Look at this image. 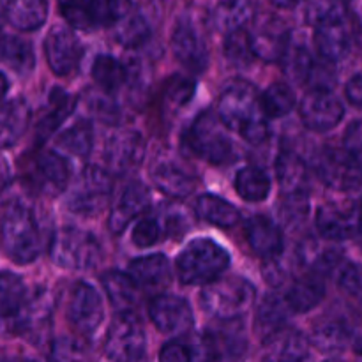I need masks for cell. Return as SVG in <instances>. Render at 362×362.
<instances>
[{
  "instance_id": "1",
  "label": "cell",
  "mask_w": 362,
  "mask_h": 362,
  "mask_svg": "<svg viewBox=\"0 0 362 362\" xmlns=\"http://www.w3.org/2000/svg\"><path fill=\"white\" fill-rule=\"evenodd\" d=\"M218 115L226 127L247 144L260 145L269 136V117L262 108L260 94L247 81H237L221 94Z\"/></svg>"
},
{
  "instance_id": "2",
  "label": "cell",
  "mask_w": 362,
  "mask_h": 362,
  "mask_svg": "<svg viewBox=\"0 0 362 362\" xmlns=\"http://www.w3.org/2000/svg\"><path fill=\"white\" fill-rule=\"evenodd\" d=\"M0 247L14 264H32L41 253V230L34 212L25 205H13L0 221Z\"/></svg>"
},
{
  "instance_id": "3",
  "label": "cell",
  "mask_w": 362,
  "mask_h": 362,
  "mask_svg": "<svg viewBox=\"0 0 362 362\" xmlns=\"http://www.w3.org/2000/svg\"><path fill=\"white\" fill-rule=\"evenodd\" d=\"M228 251L207 237L194 239L177 258V276L184 285H207L228 269Z\"/></svg>"
},
{
  "instance_id": "4",
  "label": "cell",
  "mask_w": 362,
  "mask_h": 362,
  "mask_svg": "<svg viewBox=\"0 0 362 362\" xmlns=\"http://www.w3.org/2000/svg\"><path fill=\"white\" fill-rule=\"evenodd\" d=\"M255 300V286L240 276H228L207 283L200 293V306L211 317L232 322L243 317Z\"/></svg>"
},
{
  "instance_id": "5",
  "label": "cell",
  "mask_w": 362,
  "mask_h": 362,
  "mask_svg": "<svg viewBox=\"0 0 362 362\" xmlns=\"http://www.w3.org/2000/svg\"><path fill=\"white\" fill-rule=\"evenodd\" d=\"M52 260L69 271H88L103 258V247L94 233L76 226L57 230L52 239Z\"/></svg>"
},
{
  "instance_id": "6",
  "label": "cell",
  "mask_w": 362,
  "mask_h": 362,
  "mask_svg": "<svg viewBox=\"0 0 362 362\" xmlns=\"http://www.w3.org/2000/svg\"><path fill=\"white\" fill-rule=\"evenodd\" d=\"M186 141L194 156L212 165H223L233 156L228 127L214 112H204L194 119L186 134Z\"/></svg>"
},
{
  "instance_id": "7",
  "label": "cell",
  "mask_w": 362,
  "mask_h": 362,
  "mask_svg": "<svg viewBox=\"0 0 362 362\" xmlns=\"http://www.w3.org/2000/svg\"><path fill=\"white\" fill-rule=\"evenodd\" d=\"M112 177L99 166H87L78 173L67 193V209L83 218L99 216L112 198Z\"/></svg>"
},
{
  "instance_id": "8",
  "label": "cell",
  "mask_w": 362,
  "mask_h": 362,
  "mask_svg": "<svg viewBox=\"0 0 362 362\" xmlns=\"http://www.w3.org/2000/svg\"><path fill=\"white\" fill-rule=\"evenodd\" d=\"M67 23L80 30L110 28L133 9L131 0H57Z\"/></svg>"
},
{
  "instance_id": "9",
  "label": "cell",
  "mask_w": 362,
  "mask_h": 362,
  "mask_svg": "<svg viewBox=\"0 0 362 362\" xmlns=\"http://www.w3.org/2000/svg\"><path fill=\"white\" fill-rule=\"evenodd\" d=\"M147 338L144 325L133 311L119 313L110 325L105 354L110 362H147Z\"/></svg>"
},
{
  "instance_id": "10",
  "label": "cell",
  "mask_w": 362,
  "mask_h": 362,
  "mask_svg": "<svg viewBox=\"0 0 362 362\" xmlns=\"http://www.w3.org/2000/svg\"><path fill=\"white\" fill-rule=\"evenodd\" d=\"M21 179L30 191L45 197H59L69 184L66 159L57 152H35L21 166Z\"/></svg>"
},
{
  "instance_id": "11",
  "label": "cell",
  "mask_w": 362,
  "mask_h": 362,
  "mask_svg": "<svg viewBox=\"0 0 362 362\" xmlns=\"http://www.w3.org/2000/svg\"><path fill=\"white\" fill-rule=\"evenodd\" d=\"M315 170L329 189L350 193L362 186V163L346 148H322L315 161Z\"/></svg>"
},
{
  "instance_id": "12",
  "label": "cell",
  "mask_w": 362,
  "mask_h": 362,
  "mask_svg": "<svg viewBox=\"0 0 362 362\" xmlns=\"http://www.w3.org/2000/svg\"><path fill=\"white\" fill-rule=\"evenodd\" d=\"M45 55L48 66L57 76H71L80 67L83 59V46L78 35L66 25H57L45 39Z\"/></svg>"
},
{
  "instance_id": "13",
  "label": "cell",
  "mask_w": 362,
  "mask_h": 362,
  "mask_svg": "<svg viewBox=\"0 0 362 362\" xmlns=\"http://www.w3.org/2000/svg\"><path fill=\"white\" fill-rule=\"evenodd\" d=\"M362 225L361 202L325 204L317 212V230L327 240H346L359 233Z\"/></svg>"
},
{
  "instance_id": "14",
  "label": "cell",
  "mask_w": 362,
  "mask_h": 362,
  "mask_svg": "<svg viewBox=\"0 0 362 362\" xmlns=\"http://www.w3.org/2000/svg\"><path fill=\"white\" fill-rule=\"evenodd\" d=\"M299 115L308 129L325 133L341 122L345 108L329 88H313L300 101Z\"/></svg>"
},
{
  "instance_id": "15",
  "label": "cell",
  "mask_w": 362,
  "mask_h": 362,
  "mask_svg": "<svg viewBox=\"0 0 362 362\" xmlns=\"http://www.w3.org/2000/svg\"><path fill=\"white\" fill-rule=\"evenodd\" d=\"M106 166L115 175H126L141 165L145 158V140L138 131H113L105 144L103 152Z\"/></svg>"
},
{
  "instance_id": "16",
  "label": "cell",
  "mask_w": 362,
  "mask_h": 362,
  "mask_svg": "<svg viewBox=\"0 0 362 362\" xmlns=\"http://www.w3.org/2000/svg\"><path fill=\"white\" fill-rule=\"evenodd\" d=\"M148 317L159 332L168 336L187 334L194 325L189 303L172 293L156 296L148 304Z\"/></svg>"
},
{
  "instance_id": "17",
  "label": "cell",
  "mask_w": 362,
  "mask_h": 362,
  "mask_svg": "<svg viewBox=\"0 0 362 362\" xmlns=\"http://www.w3.org/2000/svg\"><path fill=\"white\" fill-rule=\"evenodd\" d=\"M67 318L81 336H92L98 332L105 320V306L94 286L88 283L74 285L67 304Z\"/></svg>"
},
{
  "instance_id": "18",
  "label": "cell",
  "mask_w": 362,
  "mask_h": 362,
  "mask_svg": "<svg viewBox=\"0 0 362 362\" xmlns=\"http://www.w3.org/2000/svg\"><path fill=\"white\" fill-rule=\"evenodd\" d=\"M246 339L232 329L207 331L191 350V362H235L244 354Z\"/></svg>"
},
{
  "instance_id": "19",
  "label": "cell",
  "mask_w": 362,
  "mask_h": 362,
  "mask_svg": "<svg viewBox=\"0 0 362 362\" xmlns=\"http://www.w3.org/2000/svg\"><path fill=\"white\" fill-rule=\"evenodd\" d=\"M175 59L191 73H204L209 66V48L204 37L189 21H179L172 35Z\"/></svg>"
},
{
  "instance_id": "20",
  "label": "cell",
  "mask_w": 362,
  "mask_h": 362,
  "mask_svg": "<svg viewBox=\"0 0 362 362\" xmlns=\"http://www.w3.org/2000/svg\"><path fill=\"white\" fill-rule=\"evenodd\" d=\"M148 205H151V193L147 186L138 180L127 184L110 212L108 228L112 230L113 235L122 233L134 218L147 211Z\"/></svg>"
},
{
  "instance_id": "21",
  "label": "cell",
  "mask_w": 362,
  "mask_h": 362,
  "mask_svg": "<svg viewBox=\"0 0 362 362\" xmlns=\"http://www.w3.org/2000/svg\"><path fill=\"white\" fill-rule=\"evenodd\" d=\"M310 339L297 329L283 327L264 339V362H304Z\"/></svg>"
},
{
  "instance_id": "22",
  "label": "cell",
  "mask_w": 362,
  "mask_h": 362,
  "mask_svg": "<svg viewBox=\"0 0 362 362\" xmlns=\"http://www.w3.org/2000/svg\"><path fill=\"white\" fill-rule=\"evenodd\" d=\"M244 235L255 255L264 260L281 257L283 253V233L276 223L265 216H253L247 219L244 226Z\"/></svg>"
},
{
  "instance_id": "23",
  "label": "cell",
  "mask_w": 362,
  "mask_h": 362,
  "mask_svg": "<svg viewBox=\"0 0 362 362\" xmlns=\"http://www.w3.org/2000/svg\"><path fill=\"white\" fill-rule=\"evenodd\" d=\"M74 106H76V99L73 95L67 94L62 88H53L48 98V105H46L45 112H42L37 124H35V145L45 144L59 129L60 124L73 113Z\"/></svg>"
},
{
  "instance_id": "24",
  "label": "cell",
  "mask_w": 362,
  "mask_h": 362,
  "mask_svg": "<svg viewBox=\"0 0 362 362\" xmlns=\"http://www.w3.org/2000/svg\"><path fill=\"white\" fill-rule=\"evenodd\" d=\"M315 46L322 59L327 62L341 60L350 48V32L346 27V18L317 25L315 27Z\"/></svg>"
},
{
  "instance_id": "25",
  "label": "cell",
  "mask_w": 362,
  "mask_h": 362,
  "mask_svg": "<svg viewBox=\"0 0 362 362\" xmlns=\"http://www.w3.org/2000/svg\"><path fill=\"white\" fill-rule=\"evenodd\" d=\"M324 239V237H322ZM332 240L308 239L299 247V260L303 265L318 276H325L336 271L343 264V251L338 246H332Z\"/></svg>"
},
{
  "instance_id": "26",
  "label": "cell",
  "mask_w": 362,
  "mask_h": 362,
  "mask_svg": "<svg viewBox=\"0 0 362 362\" xmlns=\"http://www.w3.org/2000/svg\"><path fill=\"white\" fill-rule=\"evenodd\" d=\"M30 124V110L23 99L0 101V148H9L20 141Z\"/></svg>"
},
{
  "instance_id": "27",
  "label": "cell",
  "mask_w": 362,
  "mask_h": 362,
  "mask_svg": "<svg viewBox=\"0 0 362 362\" xmlns=\"http://www.w3.org/2000/svg\"><path fill=\"white\" fill-rule=\"evenodd\" d=\"M152 182L163 194L172 198H187L197 189V179L175 163H159L151 172Z\"/></svg>"
},
{
  "instance_id": "28",
  "label": "cell",
  "mask_w": 362,
  "mask_h": 362,
  "mask_svg": "<svg viewBox=\"0 0 362 362\" xmlns=\"http://www.w3.org/2000/svg\"><path fill=\"white\" fill-rule=\"evenodd\" d=\"M129 276L141 288L159 290L172 279V265L165 255H148L131 262Z\"/></svg>"
},
{
  "instance_id": "29",
  "label": "cell",
  "mask_w": 362,
  "mask_h": 362,
  "mask_svg": "<svg viewBox=\"0 0 362 362\" xmlns=\"http://www.w3.org/2000/svg\"><path fill=\"white\" fill-rule=\"evenodd\" d=\"M325 297L324 276L310 272L304 278L297 279L286 292L285 300L292 313H308L315 310Z\"/></svg>"
},
{
  "instance_id": "30",
  "label": "cell",
  "mask_w": 362,
  "mask_h": 362,
  "mask_svg": "<svg viewBox=\"0 0 362 362\" xmlns=\"http://www.w3.org/2000/svg\"><path fill=\"white\" fill-rule=\"evenodd\" d=\"M257 9L258 0H221L212 13V25L225 34L239 30L253 20Z\"/></svg>"
},
{
  "instance_id": "31",
  "label": "cell",
  "mask_w": 362,
  "mask_h": 362,
  "mask_svg": "<svg viewBox=\"0 0 362 362\" xmlns=\"http://www.w3.org/2000/svg\"><path fill=\"white\" fill-rule=\"evenodd\" d=\"M48 18V0H7L6 20L23 32L37 30Z\"/></svg>"
},
{
  "instance_id": "32",
  "label": "cell",
  "mask_w": 362,
  "mask_h": 362,
  "mask_svg": "<svg viewBox=\"0 0 362 362\" xmlns=\"http://www.w3.org/2000/svg\"><path fill=\"white\" fill-rule=\"evenodd\" d=\"M27 300V288L20 276L13 272H0V322L14 331V322Z\"/></svg>"
},
{
  "instance_id": "33",
  "label": "cell",
  "mask_w": 362,
  "mask_h": 362,
  "mask_svg": "<svg viewBox=\"0 0 362 362\" xmlns=\"http://www.w3.org/2000/svg\"><path fill=\"white\" fill-rule=\"evenodd\" d=\"M101 285L110 303L119 313L133 311L138 304V285L129 274L120 271H108L101 276Z\"/></svg>"
},
{
  "instance_id": "34",
  "label": "cell",
  "mask_w": 362,
  "mask_h": 362,
  "mask_svg": "<svg viewBox=\"0 0 362 362\" xmlns=\"http://www.w3.org/2000/svg\"><path fill=\"white\" fill-rule=\"evenodd\" d=\"M288 313H292L286 304L285 297H279L276 293L264 297L258 304L257 313H255V332L262 339L269 338L272 332L285 327Z\"/></svg>"
},
{
  "instance_id": "35",
  "label": "cell",
  "mask_w": 362,
  "mask_h": 362,
  "mask_svg": "<svg viewBox=\"0 0 362 362\" xmlns=\"http://www.w3.org/2000/svg\"><path fill=\"white\" fill-rule=\"evenodd\" d=\"M0 64L18 74H28L35 66L34 48L16 35H0Z\"/></svg>"
},
{
  "instance_id": "36",
  "label": "cell",
  "mask_w": 362,
  "mask_h": 362,
  "mask_svg": "<svg viewBox=\"0 0 362 362\" xmlns=\"http://www.w3.org/2000/svg\"><path fill=\"white\" fill-rule=\"evenodd\" d=\"M194 212L202 221H207L219 228H230L239 221L240 214L233 204L216 194H202L198 197Z\"/></svg>"
},
{
  "instance_id": "37",
  "label": "cell",
  "mask_w": 362,
  "mask_h": 362,
  "mask_svg": "<svg viewBox=\"0 0 362 362\" xmlns=\"http://www.w3.org/2000/svg\"><path fill=\"white\" fill-rule=\"evenodd\" d=\"M276 175L283 194L306 193L308 168L293 152H281L276 159Z\"/></svg>"
},
{
  "instance_id": "38",
  "label": "cell",
  "mask_w": 362,
  "mask_h": 362,
  "mask_svg": "<svg viewBox=\"0 0 362 362\" xmlns=\"http://www.w3.org/2000/svg\"><path fill=\"white\" fill-rule=\"evenodd\" d=\"M283 71L292 80L293 83H306L310 80V74L313 71L315 60L311 57L310 48L303 41L290 39L286 42V48L281 55Z\"/></svg>"
},
{
  "instance_id": "39",
  "label": "cell",
  "mask_w": 362,
  "mask_h": 362,
  "mask_svg": "<svg viewBox=\"0 0 362 362\" xmlns=\"http://www.w3.org/2000/svg\"><path fill=\"white\" fill-rule=\"evenodd\" d=\"M311 343L324 354L343 352L350 345V325L338 318L320 322L313 329Z\"/></svg>"
},
{
  "instance_id": "40",
  "label": "cell",
  "mask_w": 362,
  "mask_h": 362,
  "mask_svg": "<svg viewBox=\"0 0 362 362\" xmlns=\"http://www.w3.org/2000/svg\"><path fill=\"white\" fill-rule=\"evenodd\" d=\"M235 189L246 202H262L269 197L271 179L258 166H244L235 175Z\"/></svg>"
},
{
  "instance_id": "41",
  "label": "cell",
  "mask_w": 362,
  "mask_h": 362,
  "mask_svg": "<svg viewBox=\"0 0 362 362\" xmlns=\"http://www.w3.org/2000/svg\"><path fill=\"white\" fill-rule=\"evenodd\" d=\"M110 28L113 30V37L117 39V42H120L126 48H136V46L144 45L148 39V34H151V28H148L145 18L141 14L134 13L133 9L127 11Z\"/></svg>"
},
{
  "instance_id": "42",
  "label": "cell",
  "mask_w": 362,
  "mask_h": 362,
  "mask_svg": "<svg viewBox=\"0 0 362 362\" xmlns=\"http://www.w3.org/2000/svg\"><path fill=\"white\" fill-rule=\"evenodd\" d=\"M251 42H253L255 57L267 62H276L281 59L283 52L286 48L290 34L283 30L281 27H265L260 28L257 34H250Z\"/></svg>"
},
{
  "instance_id": "43",
  "label": "cell",
  "mask_w": 362,
  "mask_h": 362,
  "mask_svg": "<svg viewBox=\"0 0 362 362\" xmlns=\"http://www.w3.org/2000/svg\"><path fill=\"white\" fill-rule=\"evenodd\" d=\"M262 108L269 119H278V117L288 115L296 106V94L292 87L283 81L269 85L264 94H260Z\"/></svg>"
},
{
  "instance_id": "44",
  "label": "cell",
  "mask_w": 362,
  "mask_h": 362,
  "mask_svg": "<svg viewBox=\"0 0 362 362\" xmlns=\"http://www.w3.org/2000/svg\"><path fill=\"white\" fill-rule=\"evenodd\" d=\"M57 141H59V147L69 154L85 158L94 145V127L88 120H78L66 131H62Z\"/></svg>"
},
{
  "instance_id": "45",
  "label": "cell",
  "mask_w": 362,
  "mask_h": 362,
  "mask_svg": "<svg viewBox=\"0 0 362 362\" xmlns=\"http://www.w3.org/2000/svg\"><path fill=\"white\" fill-rule=\"evenodd\" d=\"M126 76V67L115 57L99 55L92 64V78L106 92H113L122 87Z\"/></svg>"
},
{
  "instance_id": "46",
  "label": "cell",
  "mask_w": 362,
  "mask_h": 362,
  "mask_svg": "<svg viewBox=\"0 0 362 362\" xmlns=\"http://www.w3.org/2000/svg\"><path fill=\"white\" fill-rule=\"evenodd\" d=\"M225 57L233 67H247L255 59L253 42L250 32L239 28L226 34L225 39Z\"/></svg>"
},
{
  "instance_id": "47",
  "label": "cell",
  "mask_w": 362,
  "mask_h": 362,
  "mask_svg": "<svg viewBox=\"0 0 362 362\" xmlns=\"http://www.w3.org/2000/svg\"><path fill=\"white\" fill-rule=\"evenodd\" d=\"M194 88H197V85L189 78H168L165 88H163V108H165V112H177L179 108L186 106L193 99Z\"/></svg>"
},
{
  "instance_id": "48",
  "label": "cell",
  "mask_w": 362,
  "mask_h": 362,
  "mask_svg": "<svg viewBox=\"0 0 362 362\" xmlns=\"http://www.w3.org/2000/svg\"><path fill=\"white\" fill-rule=\"evenodd\" d=\"M306 21L313 27L346 18L345 0H306Z\"/></svg>"
},
{
  "instance_id": "49",
  "label": "cell",
  "mask_w": 362,
  "mask_h": 362,
  "mask_svg": "<svg viewBox=\"0 0 362 362\" xmlns=\"http://www.w3.org/2000/svg\"><path fill=\"white\" fill-rule=\"evenodd\" d=\"M283 223L288 228L303 225L306 216L310 214V198L306 193H288L283 198L281 209H279Z\"/></svg>"
},
{
  "instance_id": "50",
  "label": "cell",
  "mask_w": 362,
  "mask_h": 362,
  "mask_svg": "<svg viewBox=\"0 0 362 362\" xmlns=\"http://www.w3.org/2000/svg\"><path fill=\"white\" fill-rule=\"evenodd\" d=\"M338 272V285L343 292L349 297H352L354 300H357V304L362 308V265L349 264L339 265Z\"/></svg>"
},
{
  "instance_id": "51",
  "label": "cell",
  "mask_w": 362,
  "mask_h": 362,
  "mask_svg": "<svg viewBox=\"0 0 362 362\" xmlns=\"http://www.w3.org/2000/svg\"><path fill=\"white\" fill-rule=\"evenodd\" d=\"M159 237H161V225L152 216H145V218L138 219V223H134L131 240L140 250H147V247L158 244Z\"/></svg>"
},
{
  "instance_id": "52",
  "label": "cell",
  "mask_w": 362,
  "mask_h": 362,
  "mask_svg": "<svg viewBox=\"0 0 362 362\" xmlns=\"http://www.w3.org/2000/svg\"><path fill=\"white\" fill-rule=\"evenodd\" d=\"M191 349L180 341H170L159 352V362H191Z\"/></svg>"
},
{
  "instance_id": "53",
  "label": "cell",
  "mask_w": 362,
  "mask_h": 362,
  "mask_svg": "<svg viewBox=\"0 0 362 362\" xmlns=\"http://www.w3.org/2000/svg\"><path fill=\"white\" fill-rule=\"evenodd\" d=\"M264 278L265 281L271 286H281L283 283L288 278V271H286V265L279 260V257L271 258V260H265L264 264Z\"/></svg>"
},
{
  "instance_id": "54",
  "label": "cell",
  "mask_w": 362,
  "mask_h": 362,
  "mask_svg": "<svg viewBox=\"0 0 362 362\" xmlns=\"http://www.w3.org/2000/svg\"><path fill=\"white\" fill-rule=\"evenodd\" d=\"M83 361V349L76 345V341L62 339L55 349V362H81Z\"/></svg>"
},
{
  "instance_id": "55",
  "label": "cell",
  "mask_w": 362,
  "mask_h": 362,
  "mask_svg": "<svg viewBox=\"0 0 362 362\" xmlns=\"http://www.w3.org/2000/svg\"><path fill=\"white\" fill-rule=\"evenodd\" d=\"M345 148L362 163V122H354L345 138Z\"/></svg>"
},
{
  "instance_id": "56",
  "label": "cell",
  "mask_w": 362,
  "mask_h": 362,
  "mask_svg": "<svg viewBox=\"0 0 362 362\" xmlns=\"http://www.w3.org/2000/svg\"><path fill=\"white\" fill-rule=\"evenodd\" d=\"M345 95L354 106L362 108V71L354 74L345 85Z\"/></svg>"
},
{
  "instance_id": "57",
  "label": "cell",
  "mask_w": 362,
  "mask_h": 362,
  "mask_svg": "<svg viewBox=\"0 0 362 362\" xmlns=\"http://www.w3.org/2000/svg\"><path fill=\"white\" fill-rule=\"evenodd\" d=\"M350 345H352L354 352L362 356V322H359L356 327H350Z\"/></svg>"
},
{
  "instance_id": "58",
  "label": "cell",
  "mask_w": 362,
  "mask_h": 362,
  "mask_svg": "<svg viewBox=\"0 0 362 362\" xmlns=\"http://www.w3.org/2000/svg\"><path fill=\"white\" fill-rule=\"evenodd\" d=\"M11 180V172H9V166H7L6 159L0 158V193L7 187Z\"/></svg>"
},
{
  "instance_id": "59",
  "label": "cell",
  "mask_w": 362,
  "mask_h": 362,
  "mask_svg": "<svg viewBox=\"0 0 362 362\" xmlns=\"http://www.w3.org/2000/svg\"><path fill=\"white\" fill-rule=\"evenodd\" d=\"M271 2L274 4L276 7H279V9H292V7L297 6L299 0H271Z\"/></svg>"
},
{
  "instance_id": "60",
  "label": "cell",
  "mask_w": 362,
  "mask_h": 362,
  "mask_svg": "<svg viewBox=\"0 0 362 362\" xmlns=\"http://www.w3.org/2000/svg\"><path fill=\"white\" fill-rule=\"evenodd\" d=\"M7 90H9V81H7L6 74L0 73V101H4V98H6Z\"/></svg>"
},
{
  "instance_id": "61",
  "label": "cell",
  "mask_w": 362,
  "mask_h": 362,
  "mask_svg": "<svg viewBox=\"0 0 362 362\" xmlns=\"http://www.w3.org/2000/svg\"><path fill=\"white\" fill-rule=\"evenodd\" d=\"M4 21H6V6H4L2 0H0V30H2Z\"/></svg>"
},
{
  "instance_id": "62",
  "label": "cell",
  "mask_w": 362,
  "mask_h": 362,
  "mask_svg": "<svg viewBox=\"0 0 362 362\" xmlns=\"http://www.w3.org/2000/svg\"><path fill=\"white\" fill-rule=\"evenodd\" d=\"M357 239H359V246H361V250H362V225H361V228H359V233H357Z\"/></svg>"
},
{
  "instance_id": "63",
  "label": "cell",
  "mask_w": 362,
  "mask_h": 362,
  "mask_svg": "<svg viewBox=\"0 0 362 362\" xmlns=\"http://www.w3.org/2000/svg\"><path fill=\"white\" fill-rule=\"evenodd\" d=\"M7 362H9V361H7ZM11 362H37V361H34V359H14Z\"/></svg>"
},
{
  "instance_id": "64",
  "label": "cell",
  "mask_w": 362,
  "mask_h": 362,
  "mask_svg": "<svg viewBox=\"0 0 362 362\" xmlns=\"http://www.w3.org/2000/svg\"><path fill=\"white\" fill-rule=\"evenodd\" d=\"M325 362H343V361H338V359H329V361H325Z\"/></svg>"
}]
</instances>
